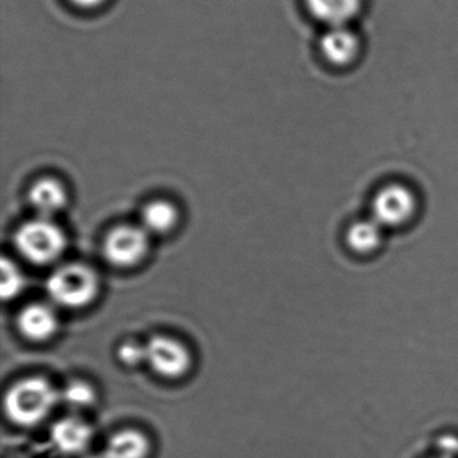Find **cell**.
<instances>
[{
  "label": "cell",
  "mask_w": 458,
  "mask_h": 458,
  "mask_svg": "<svg viewBox=\"0 0 458 458\" xmlns=\"http://www.w3.org/2000/svg\"><path fill=\"white\" fill-rule=\"evenodd\" d=\"M61 393L42 377H31L13 384L4 395V413L16 427L32 428L45 421Z\"/></svg>",
  "instance_id": "1"
},
{
  "label": "cell",
  "mask_w": 458,
  "mask_h": 458,
  "mask_svg": "<svg viewBox=\"0 0 458 458\" xmlns=\"http://www.w3.org/2000/svg\"><path fill=\"white\" fill-rule=\"evenodd\" d=\"M54 303L65 309H82L99 293V276L85 264L70 263L51 274L46 284Z\"/></svg>",
  "instance_id": "2"
},
{
  "label": "cell",
  "mask_w": 458,
  "mask_h": 458,
  "mask_svg": "<svg viewBox=\"0 0 458 458\" xmlns=\"http://www.w3.org/2000/svg\"><path fill=\"white\" fill-rule=\"evenodd\" d=\"M15 247L30 263L46 266L61 258L66 248L64 232L50 219L24 223L15 233Z\"/></svg>",
  "instance_id": "3"
},
{
  "label": "cell",
  "mask_w": 458,
  "mask_h": 458,
  "mask_svg": "<svg viewBox=\"0 0 458 458\" xmlns=\"http://www.w3.org/2000/svg\"><path fill=\"white\" fill-rule=\"evenodd\" d=\"M148 232L136 225L112 229L104 242V256L116 267L136 266L145 258L150 247Z\"/></svg>",
  "instance_id": "4"
},
{
  "label": "cell",
  "mask_w": 458,
  "mask_h": 458,
  "mask_svg": "<svg viewBox=\"0 0 458 458\" xmlns=\"http://www.w3.org/2000/svg\"><path fill=\"white\" fill-rule=\"evenodd\" d=\"M145 362L158 376L177 379L187 373L191 355L187 347L169 336H155L145 344Z\"/></svg>",
  "instance_id": "5"
},
{
  "label": "cell",
  "mask_w": 458,
  "mask_h": 458,
  "mask_svg": "<svg viewBox=\"0 0 458 458\" xmlns=\"http://www.w3.org/2000/svg\"><path fill=\"white\" fill-rule=\"evenodd\" d=\"M416 211V196L405 185L392 184L384 188L374 201V220L379 225H405Z\"/></svg>",
  "instance_id": "6"
},
{
  "label": "cell",
  "mask_w": 458,
  "mask_h": 458,
  "mask_svg": "<svg viewBox=\"0 0 458 458\" xmlns=\"http://www.w3.org/2000/svg\"><path fill=\"white\" fill-rule=\"evenodd\" d=\"M54 448L66 456L82 454L93 440V429L88 422L78 417L58 420L50 430Z\"/></svg>",
  "instance_id": "7"
},
{
  "label": "cell",
  "mask_w": 458,
  "mask_h": 458,
  "mask_svg": "<svg viewBox=\"0 0 458 458\" xmlns=\"http://www.w3.org/2000/svg\"><path fill=\"white\" fill-rule=\"evenodd\" d=\"M59 320L53 307L34 303L22 310L18 317V328L24 338L32 342H45L56 335Z\"/></svg>",
  "instance_id": "8"
},
{
  "label": "cell",
  "mask_w": 458,
  "mask_h": 458,
  "mask_svg": "<svg viewBox=\"0 0 458 458\" xmlns=\"http://www.w3.org/2000/svg\"><path fill=\"white\" fill-rule=\"evenodd\" d=\"M323 55L336 66H346L359 53V39L347 26L328 27L320 40Z\"/></svg>",
  "instance_id": "9"
},
{
  "label": "cell",
  "mask_w": 458,
  "mask_h": 458,
  "mask_svg": "<svg viewBox=\"0 0 458 458\" xmlns=\"http://www.w3.org/2000/svg\"><path fill=\"white\" fill-rule=\"evenodd\" d=\"M29 200L40 217L50 219L66 206V191L56 180L42 179L32 185Z\"/></svg>",
  "instance_id": "10"
},
{
  "label": "cell",
  "mask_w": 458,
  "mask_h": 458,
  "mask_svg": "<svg viewBox=\"0 0 458 458\" xmlns=\"http://www.w3.org/2000/svg\"><path fill=\"white\" fill-rule=\"evenodd\" d=\"M150 452V440L144 433L123 429L107 441L101 458H148Z\"/></svg>",
  "instance_id": "11"
},
{
  "label": "cell",
  "mask_w": 458,
  "mask_h": 458,
  "mask_svg": "<svg viewBox=\"0 0 458 458\" xmlns=\"http://www.w3.org/2000/svg\"><path fill=\"white\" fill-rule=\"evenodd\" d=\"M315 18L328 27L347 26L362 7V0H306Z\"/></svg>",
  "instance_id": "12"
},
{
  "label": "cell",
  "mask_w": 458,
  "mask_h": 458,
  "mask_svg": "<svg viewBox=\"0 0 458 458\" xmlns=\"http://www.w3.org/2000/svg\"><path fill=\"white\" fill-rule=\"evenodd\" d=\"M177 209L169 201H153L143 211V228L148 233H167L177 225Z\"/></svg>",
  "instance_id": "13"
},
{
  "label": "cell",
  "mask_w": 458,
  "mask_h": 458,
  "mask_svg": "<svg viewBox=\"0 0 458 458\" xmlns=\"http://www.w3.org/2000/svg\"><path fill=\"white\" fill-rule=\"evenodd\" d=\"M382 232L378 223H358L349 232V244L359 253L373 252L381 244Z\"/></svg>",
  "instance_id": "14"
},
{
  "label": "cell",
  "mask_w": 458,
  "mask_h": 458,
  "mask_svg": "<svg viewBox=\"0 0 458 458\" xmlns=\"http://www.w3.org/2000/svg\"><path fill=\"white\" fill-rule=\"evenodd\" d=\"M61 393V400L73 409H85L93 405L96 392L85 381H72Z\"/></svg>",
  "instance_id": "15"
},
{
  "label": "cell",
  "mask_w": 458,
  "mask_h": 458,
  "mask_svg": "<svg viewBox=\"0 0 458 458\" xmlns=\"http://www.w3.org/2000/svg\"><path fill=\"white\" fill-rule=\"evenodd\" d=\"M24 279L22 272L13 261L2 260V296L3 299H13L23 290Z\"/></svg>",
  "instance_id": "16"
},
{
  "label": "cell",
  "mask_w": 458,
  "mask_h": 458,
  "mask_svg": "<svg viewBox=\"0 0 458 458\" xmlns=\"http://www.w3.org/2000/svg\"><path fill=\"white\" fill-rule=\"evenodd\" d=\"M118 358L124 365L134 366L145 362V346L136 344V342H125L118 349Z\"/></svg>",
  "instance_id": "17"
},
{
  "label": "cell",
  "mask_w": 458,
  "mask_h": 458,
  "mask_svg": "<svg viewBox=\"0 0 458 458\" xmlns=\"http://www.w3.org/2000/svg\"><path fill=\"white\" fill-rule=\"evenodd\" d=\"M70 2L74 3L75 5H80V7L91 8L101 4L104 0H70Z\"/></svg>",
  "instance_id": "18"
},
{
  "label": "cell",
  "mask_w": 458,
  "mask_h": 458,
  "mask_svg": "<svg viewBox=\"0 0 458 458\" xmlns=\"http://www.w3.org/2000/svg\"><path fill=\"white\" fill-rule=\"evenodd\" d=\"M440 458H454V457L443 456V457H440Z\"/></svg>",
  "instance_id": "19"
}]
</instances>
